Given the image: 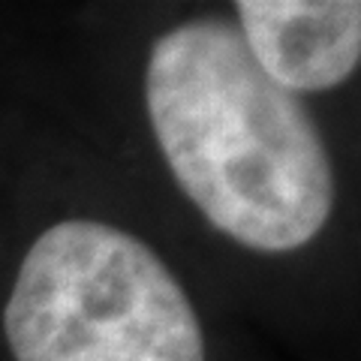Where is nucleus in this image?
Here are the masks:
<instances>
[{"label": "nucleus", "mask_w": 361, "mask_h": 361, "mask_svg": "<svg viewBox=\"0 0 361 361\" xmlns=\"http://www.w3.org/2000/svg\"><path fill=\"white\" fill-rule=\"evenodd\" d=\"M235 16L256 66L289 94L337 87L358 70L355 0H241Z\"/></svg>", "instance_id": "obj_3"}, {"label": "nucleus", "mask_w": 361, "mask_h": 361, "mask_svg": "<svg viewBox=\"0 0 361 361\" xmlns=\"http://www.w3.org/2000/svg\"><path fill=\"white\" fill-rule=\"evenodd\" d=\"M154 135L187 199L214 229L259 253H289L331 217L334 172L295 94L259 70L220 16L157 37L145 73Z\"/></svg>", "instance_id": "obj_1"}, {"label": "nucleus", "mask_w": 361, "mask_h": 361, "mask_svg": "<svg viewBox=\"0 0 361 361\" xmlns=\"http://www.w3.org/2000/svg\"><path fill=\"white\" fill-rule=\"evenodd\" d=\"M4 329L16 361H205L199 316L163 259L94 220L33 241Z\"/></svg>", "instance_id": "obj_2"}]
</instances>
